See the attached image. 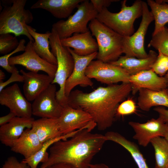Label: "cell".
Wrapping results in <instances>:
<instances>
[{
	"label": "cell",
	"instance_id": "obj_4",
	"mask_svg": "<svg viewBox=\"0 0 168 168\" xmlns=\"http://www.w3.org/2000/svg\"><path fill=\"white\" fill-rule=\"evenodd\" d=\"M142 2L137 0L129 6L126 5L127 1L124 0L121 2V8L119 12L113 13L104 7L96 18L122 36H130L134 33L135 21L142 16Z\"/></svg>",
	"mask_w": 168,
	"mask_h": 168
},
{
	"label": "cell",
	"instance_id": "obj_11",
	"mask_svg": "<svg viewBox=\"0 0 168 168\" xmlns=\"http://www.w3.org/2000/svg\"><path fill=\"white\" fill-rule=\"evenodd\" d=\"M33 42L29 40L22 54L11 57L8 60L11 66L20 65L30 72H37L43 71L54 79L57 69V65L48 62L40 57L35 52Z\"/></svg>",
	"mask_w": 168,
	"mask_h": 168
},
{
	"label": "cell",
	"instance_id": "obj_28",
	"mask_svg": "<svg viewBox=\"0 0 168 168\" xmlns=\"http://www.w3.org/2000/svg\"><path fill=\"white\" fill-rule=\"evenodd\" d=\"M79 131H75L66 135L50 140L43 143L41 148L34 155L27 159H24L22 161L27 163L31 168H37L40 162H45L48 159L49 154L47 151L49 147L56 142L62 140L68 139L75 134Z\"/></svg>",
	"mask_w": 168,
	"mask_h": 168
},
{
	"label": "cell",
	"instance_id": "obj_35",
	"mask_svg": "<svg viewBox=\"0 0 168 168\" xmlns=\"http://www.w3.org/2000/svg\"><path fill=\"white\" fill-rule=\"evenodd\" d=\"M10 77L5 82L0 81V92L11 83L15 82H23L24 79L21 74H20L17 68L13 66V69Z\"/></svg>",
	"mask_w": 168,
	"mask_h": 168
},
{
	"label": "cell",
	"instance_id": "obj_41",
	"mask_svg": "<svg viewBox=\"0 0 168 168\" xmlns=\"http://www.w3.org/2000/svg\"><path fill=\"white\" fill-rule=\"evenodd\" d=\"M165 131L163 138L168 142V122L165 123Z\"/></svg>",
	"mask_w": 168,
	"mask_h": 168
},
{
	"label": "cell",
	"instance_id": "obj_18",
	"mask_svg": "<svg viewBox=\"0 0 168 168\" xmlns=\"http://www.w3.org/2000/svg\"><path fill=\"white\" fill-rule=\"evenodd\" d=\"M35 120L32 117L16 116L9 123L0 126V141L2 143L11 147L26 129L31 128Z\"/></svg>",
	"mask_w": 168,
	"mask_h": 168
},
{
	"label": "cell",
	"instance_id": "obj_24",
	"mask_svg": "<svg viewBox=\"0 0 168 168\" xmlns=\"http://www.w3.org/2000/svg\"><path fill=\"white\" fill-rule=\"evenodd\" d=\"M31 128L43 143L63 135L60 130L58 119L40 118L35 120Z\"/></svg>",
	"mask_w": 168,
	"mask_h": 168
},
{
	"label": "cell",
	"instance_id": "obj_7",
	"mask_svg": "<svg viewBox=\"0 0 168 168\" xmlns=\"http://www.w3.org/2000/svg\"><path fill=\"white\" fill-rule=\"evenodd\" d=\"M77 8L76 12L67 20H60L53 24L52 28L56 30L60 39L74 33L89 31L88 22L97 18L98 13L89 1L84 0Z\"/></svg>",
	"mask_w": 168,
	"mask_h": 168
},
{
	"label": "cell",
	"instance_id": "obj_17",
	"mask_svg": "<svg viewBox=\"0 0 168 168\" xmlns=\"http://www.w3.org/2000/svg\"><path fill=\"white\" fill-rule=\"evenodd\" d=\"M133 94L142 88L159 91L167 88L166 80L164 77H161L152 69L141 71L131 75L129 79Z\"/></svg>",
	"mask_w": 168,
	"mask_h": 168
},
{
	"label": "cell",
	"instance_id": "obj_37",
	"mask_svg": "<svg viewBox=\"0 0 168 168\" xmlns=\"http://www.w3.org/2000/svg\"><path fill=\"white\" fill-rule=\"evenodd\" d=\"M119 1V0H91L90 2L98 13L104 7H109L112 2Z\"/></svg>",
	"mask_w": 168,
	"mask_h": 168
},
{
	"label": "cell",
	"instance_id": "obj_40",
	"mask_svg": "<svg viewBox=\"0 0 168 168\" xmlns=\"http://www.w3.org/2000/svg\"><path fill=\"white\" fill-rule=\"evenodd\" d=\"M16 116L14 113L10 112L8 114L1 117H0V126L9 123Z\"/></svg>",
	"mask_w": 168,
	"mask_h": 168
},
{
	"label": "cell",
	"instance_id": "obj_6",
	"mask_svg": "<svg viewBox=\"0 0 168 168\" xmlns=\"http://www.w3.org/2000/svg\"><path fill=\"white\" fill-rule=\"evenodd\" d=\"M88 28L92 35L96 38L97 44V60L105 63L117 60L123 53V36L96 18L90 22Z\"/></svg>",
	"mask_w": 168,
	"mask_h": 168
},
{
	"label": "cell",
	"instance_id": "obj_33",
	"mask_svg": "<svg viewBox=\"0 0 168 168\" xmlns=\"http://www.w3.org/2000/svg\"><path fill=\"white\" fill-rule=\"evenodd\" d=\"M26 40L24 39L20 40L19 44L17 47L13 51L8 54H6L0 57V66L7 72L12 73L13 66H11L8 63V60L13 54L18 52L24 51L26 46L25 45Z\"/></svg>",
	"mask_w": 168,
	"mask_h": 168
},
{
	"label": "cell",
	"instance_id": "obj_39",
	"mask_svg": "<svg viewBox=\"0 0 168 168\" xmlns=\"http://www.w3.org/2000/svg\"><path fill=\"white\" fill-rule=\"evenodd\" d=\"M154 110L158 113L159 117L165 123L168 122V110L164 107L159 106L155 107Z\"/></svg>",
	"mask_w": 168,
	"mask_h": 168
},
{
	"label": "cell",
	"instance_id": "obj_19",
	"mask_svg": "<svg viewBox=\"0 0 168 168\" xmlns=\"http://www.w3.org/2000/svg\"><path fill=\"white\" fill-rule=\"evenodd\" d=\"M91 31L76 33L71 36L60 39L62 44L73 49L74 52L80 56H86L98 52V46L96 40Z\"/></svg>",
	"mask_w": 168,
	"mask_h": 168
},
{
	"label": "cell",
	"instance_id": "obj_8",
	"mask_svg": "<svg viewBox=\"0 0 168 168\" xmlns=\"http://www.w3.org/2000/svg\"><path fill=\"white\" fill-rule=\"evenodd\" d=\"M142 18L137 31L130 36L123 37V53L128 57L145 58L148 56L144 49L145 37L150 24L154 20L153 15L149 11L147 4L142 2Z\"/></svg>",
	"mask_w": 168,
	"mask_h": 168
},
{
	"label": "cell",
	"instance_id": "obj_30",
	"mask_svg": "<svg viewBox=\"0 0 168 168\" xmlns=\"http://www.w3.org/2000/svg\"><path fill=\"white\" fill-rule=\"evenodd\" d=\"M168 56V29L164 26L154 34L148 45Z\"/></svg>",
	"mask_w": 168,
	"mask_h": 168
},
{
	"label": "cell",
	"instance_id": "obj_13",
	"mask_svg": "<svg viewBox=\"0 0 168 168\" xmlns=\"http://www.w3.org/2000/svg\"><path fill=\"white\" fill-rule=\"evenodd\" d=\"M0 104L8 107L16 116L32 117V104L23 95L17 84L0 92Z\"/></svg>",
	"mask_w": 168,
	"mask_h": 168
},
{
	"label": "cell",
	"instance_id": "obj_32",
	"mask_svg": "<svg viewBox=\"0 0 168 168\" xmlns=\"http://www.w3.org/2000/svg\"><path fill=\"white\" fill-rule=\"evenodd\" d=\"M151 69L157 75L164 77L168 72V56L159 51Z\"/></svg>",
	"mask_w": 168,
	"mask_h": 168
},
{
	"label": "cell",
	"instance_id": "obj_20",
	"mask_svg": "<svg viewBox=\"0 0 168 168\" xmlns=\"http://www.w3.org/2000/svg\"><path fill=\"white\" fill-rule=\"evenodd\" d=\"M84 0H39L30 7L42 9L49 12L54 17H68L73 10Z\"/></svg>",
	"mask_w": 168,
	"mask_h": 168
},
{
	"label": "cell",
	"instance_id": "obj_26",
	"mask_svg": "<svg viewBox=\"0 0 168 168\" xmlns=\"http://www.w3.org/2000/svg\"><path fill=\"white\" fill-rule=\"evenodd\" d=\"M106 137L108 141L116 143L127 150L133 158L138 168H149L143 155L135 143L115 132H108L106 134Z\"/></svg>",
	"mask_w": 168,
	"mask_h": 168
},
{
	"label": "cell",
	"instance_id": "obj_9",
	"mask_svg": "<svg viewBox=\"0 0 168 168\" xmlns=\"http://www.w3.org/2000/svg\"><path fill=\"white\" fill-rule=\"evenodd\" d=\"M86 74L102 83L109 85L119 82L129 83L130 74L124 68L109 63L92 61L87 67Z\"/></svg>",
	"mask_w": 168,
	"mask_h": 168
},
{
	"label": "cell",
	"instance_id": "obj_22",
	"mask_svg": "<svg viewBox=\"0 0 168 168\" xmlns=\"http://www.w3.org/2000/svg\"><path fill=\"white\" fill-rule=\"evenodd\" d=\"M148 56L139 58L134 57L121 56L117 60L110 62L113 64L119 66L125 69L130 75L136 74L141 71L151 69V67L156 59L157 54L150 50Z\"/></svg>",
	"mask_w": 168,
	"mask_h": 168
},
{
	"label": "cell",
	"instance_id": "obj_36",
	"mask_svg": "<svg viewBox=\"0 0 168 168\" xmlns=\"http://www.w3.org/2000/svg\"><path fill=\"white\" fill-rule=\"evenodd\" d=\"M2 168H31L27 163L19 161L14 156H10L5 161Z\"/></svg>",
	"mask_w": 168,
	"mask_h": 168
},
{
	"label": "cell",
	"instance_id": "obj_31",
	"mask_svg": "<svg viewBox=\"0 0 168 168\" xmlns=\"http://www.w3.org/2000/svg\"><path fill=\"white\" fill-rule=\"evenodd\" d=\"M19 42L16 36L9 33L0 34V54H6L14 50L18 45Z\"/></svg>",
	"mask_w": 168,
	"mask_h": 168
},
{
	"label": "cell",
	"instance_id": "obj_43",
	"mask_svg": "<svg viewBox=\"0 0 168 168\" xmlns=\"http://www.w3.org/2000/svg\"><path fill=\"white\" fill-rule=\"evenodd\" d=\"M164 77H165L166 80L167 86L168 87V72L165 76Z\"/></svg>",
	"mask_w": 168,
	"mask_h": 168
},
{
	"label": "cell",
	"instance_id": "obj_2",
	"mask_svg": "<svg viewBox=\"0 0 168 168\" xmlns=\"http://www.w3.org/2000/svg\"><path fill=\"white\" fill-rule=\"evenodd\" d=\"M91 131L81 129L72 137L54 143L49 148L48 159L40 168L59 163L72 168H89L94 157L107 141L104 135Z\"/></svg>",
	"mask_w": 168,
	"mask_h": 168
},
{
	"label": "cell",
	"instance_id": "obj_27",
	"mask_svg": "<svg viewBox=\"0 0 168 168\" xmlns=\"http://www.w3.org/2000/svg\"><path fill=\"white\" fill-rule=\"evenodd\" d=\"M155 21V26L152 34H154L165 26L168 23V4L160 0H147Z\"/></svg>",
	"mask_w": 168,
	"mask_h": 168
},
{
	"label": "cell",
	"instance_id": "obj_21",
	"mask_svg": "<svg viewBox=\"0 0 168 168\" xmlns=\"http://www.w3.org/2000/svg\"><path fill=\"white\" fill-rule=\"evenodd\" d=\"M43 144L31 128H27L13 143L11 150L22 155L24 159H27L35 154Z\"/></svg>",
	"mask_w": 168,
	"mask_h": 168
},
{
	"label": "cell",
	"instance_id": "obj_45",
	"mask_svg": "<svg viewBox=\"0 0 168 168\" xmlns=\"http://www.w3.org/2000/svg\"><path fill=\"white\" fill-rule=\"evenodd\" d=\"M166 91L167 92V93L168 94V88H167L166 89Z\"/></svg>",
	"mask_w": 168,
	"mask_h": 168
},
{
	"label": "cell",
	"instance_id": "obj_25",
	"mask_svg": "<svg viewBox=\"0 0 168 168\" xmlns=\"http://www.w3.org/2000/svg\"><path fill=\"white\" fill-rule=\"evenodd\" d=\"M26 27L30 35L34 40L33 46L36 53L40 57L50 63L57 65V59L49 49V38L51 32L40 33L36 30L27 25Z\"/></svg>",
	"mask_w": 168,
	"mask_h": 168
},
{
	"label": "cell",
	"instance_id": "obj_16",
	"mask_svg": "<svg viewBox=\"0 0 168 168\" xmlns=\"http://www.w3.org/2000/svg\"><path fill=\"white\" fill-rule=\"evenodd\" d=\"M23 77V90L24 96L30 101L34 100L51 84L54 78L48 75L21 70Z\"/></svg>",
	"mask_w": 168,
	"mask_h": 168
},
{
	"label": "cell",
	"instance_id": "obj_14",
	"mask_svg": "<svg viewBox=\"0 0 168 168\" xmlns=\"http://www.w3.org/2000/svg\"><path fill=\"white\" fill-rule=\"evenodd\" d=\"M74 61L73 72L66 80L65 86V93L68 97L72 89L77 85L81 86H92L93 83L86 74V68L90 63L96 58L98 52L86 56H80L76 54L72 49L68 47Z\"/></svg>",
	"mask_w": 168,
	"mask_h": 168
},
{
	"label": "cell",
	"instance_id": "obj_34",
	"mask_svg": "<svg viewBox=\"0 0 168 168\" xmlns=\"http://www.w3.org/2000/svg\"><path fill=\"white\" fill-rule=\"evenodd\" d=\"M137 111L134 101L132 99H128L119 104L116 110V116H123L135 113Z\"/></svg>",
	"mask_w": 168,
	"mask_h": 168
},
{
	"label": "cell",
	"instance_id": "obj_1",
	"mask_svg": "<svg viewBox=\"0 0 168 168\" xmlns=\"http://www.w3.org/2000/svg\"><path fill=\"white\" fill-rule=\"evenodd\" d=\"M132 91L131 84L126 82L100 86L89 93L76 90L68 97L67 105L87 113L98 129L103 131L112 126L119 103Z\"/></svg>",
	"mask_w": 168,
	"mask_h": 168
},
{
	"label": "cell",
	"instance_id": "obj_23",
	"mask_svg": "<svg viewBox=\"0 0 168 168\" xmlns=\"http://www.w3.org/2000/svg\"><path fill=\"white\" fill-rule=\"evenodd\" d=\"M166 89L159 91L144 88L139 89L138 98V107L145 111H149L153 107L168 108V94Z\"/></svg>",
	"mask_w": 168,
	"mask_h": 168
},
{
	"label": "cell",
	"instance_id": "obj_5",
	"mask_svg": "<svg viewBox=\"0 0 168 168\" xmlns=\"http://www.w3.org/2000/svg\"><path fill=\"white\" fill-rule=\"evenodd\" d=\"M51 51L57 59V69L52 84L60 87L56 91V98L63 106L67 104L68 97L65 93L66 82L72 74L74 66V58L68 47L63 46L56 30L52 27L49 38Z\"/></svg>",
	"mask_w": 168,
	"mask_h": 168
},
{
	"label": "cell",
	"instance_id": "obj_29",
	"mask_svg": "<svg viewBox=\"0 0 168 168\" xmlns=\"http://www.w3.org/2000/svg\"><path fill=\"white\" fill-rule=\"evenodd\" d=\"M155 159V168H168V142L162 137L152 139Z\"/></svg>",
	"mask_w": 168,
	"mask_h": 168
},
{
	"label": "cell",
	"instance_id": "obj_44",
	"mask_svg": "<svg viewBox=\"0 0 168 168\" xmlns=\"http://www.w3.org/2000/svg\"><path fill=\"white\" fill-rule=\"evenodd\" d=\"M162 2H165L168 4V0H160Z\"/></svg>",
	"mask_w": 168,
	"mask_h": 168
},
{
	"label": "cell",
	"instance_id": "obj_42",
	"mask_svg": "<svg viewBox=\"0 0 168 168\" xmlns=\"http://www.w3.org/2000/svg\"><path fill=\"white\" fill-rule=\"evenodd\" d=\"M5 73L1 69L0 70V81H3L5 79Z\"/></svg>",
	"mask_w": 168,
	"mask_h": 168
},
{
	"label": "cell",
	"instance_id": "obj_3",
	"mask_svg": "<svg viewBox=\"0 0 168 168\" xmlns=\"http://www.w3.org/2000/svg\"><path fill=\"white\" fill-rule=\"evenodd\" d=\"M27 2V0L1 1L4 8L0 14V34L12 33L16 36L23 35L29 40L34 41L26 27L34 19L30 11L25 8Z\"/></svg>",
	"mask_w": 168,
	"mask_h": 168
},
{
	"label": "cell",
	"instance_id": "obj_38",
	"mask_svg": "<svg viewBox=\"0 0 168 168\" xmlns=\"http://www.w3.org/2000/svg\"><path fill=\"white\" fill-rule=\"evenodd\" d=\"M46 168H72L68 165L63 163H59L49 166ZM89 168H109L106 164L103 163L91 164Z\"/></svg>",
	"mask_w": 168,
	"mask_h": 168
},
{
	"label": "cell",
	"instance_id": "obj_15",
	"mask_svg": "<svg viewBox=\"0 0 168 168\" xmlns=\"http://www.w3.org/2000/svg\"><path fill=\"white\" fill-rule=\"evenodd\" d=\"M128 124L135 133L133 138L143 147H147L153 138L164 136L165 123L159 117L151 119L143 123L131 121Z\"/></svg>",
	"mask_w": 168,
	"mask_h": 168
},
{
	"label": "cell",
	"instance_id": "obj_10",
	"mask_svg": "<svg viewBox=\"0 0 168 168\" xmlns=\"http://www.w3.org/2000/svg\"><path fill=\"white\" fill-rule=\"evenodd\" d=\"M58 119L60 130L63 135L82 129L91 131L96 127V124L89 114L68 105L63 107Z\"/></svg>",
	"mask_w": 168,
	"mask_h": 168
},
{
	"label": "cell",
	"instance_id": "obj_12",
	"mask_svg": "<svg viewBox=\"0 0 168 168\" xmlns=\"http://www.w3.org/2000/svg\"><path fill=\"white\" fill-rule=\"evenodd\" d=\"M56 85L51 84L41 92L32 104V115L41 118L58 119L63 106L56 98Z\"/></svg>",
	"mask_w": 168,
	"mask_h": 168
}]
</instances>
